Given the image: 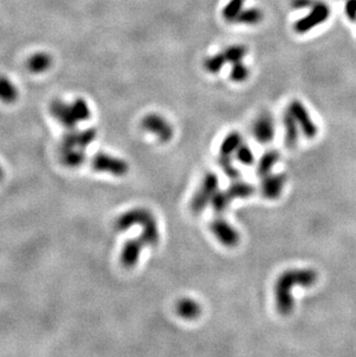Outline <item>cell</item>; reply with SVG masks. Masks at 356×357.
<instances>
[{"mask_svg": "<svg viewBox=\"0 0 356 357\" xmlns=\"http://www.w3.org/2000/svg\"><path fill=\"white\" fill-rule=\"evenodd\" d=\"M318 274L312 268H291L287 269L277 278L274 286L276 310L281 316H288L294 309L292 289L295 287L309 288L315 286Z\"/></svg>", "mask_w": 356, "mask_h": 357, "instance_id": "6da1fadb", "label": "cell"}, {"mask_svg": "<svg viewBox=\"0 0 356 357\" xmlns=\"http://www.w3.org/2000/svg\"><path fill=\"white\" fill-rule=\"evenodd\" d=\"M143 227V233L139 236L146 245H156L160 241V232L154 215L146 208H134L125 212L117 218L116 228L120 232L128 230L133 226Z\"/></svg>", "mask_w": 356, "mask_h": 357, "instance_id": "7a4b0ae2", "label": "cell"}, {"mask_svg": "<svg viewBox=\"0 0 356 357\" xmlns=\"http://www.w3.org/2000/svg\"><path fill=\"white\" fill-rule=\"evenodd\" d=\"M50 112L65 127L75 128L80 123L90 118V108L83 98H77L73 102L55 100L50 104Z\"/></svg>", "mask_w": 356, "mask_h": 357, "instance_id": "3957f363", "label": "cell"}, {"mask_svg": "<svg viewBox=\"0 0 356 357\" xmlns=\"http://www.w3.org/2000/svg\"><path fill=\"white\" fill-rule=\"evenodd\" d=\"M256 192V188L251 184L246 182L237 181L225 191H218L212 200L213 211L216 214H222L229 208L231 202L236 199H244V198L251 197Z\"/></svg>", "mask_w": 356, "mask_h": 357, "instance_id": "277c9868", "label": "cell"}, {"mask_svg": "<svg viewBox=\"0 0 356 357\" xmlns=\"http://www.w3.org/2000/svg\"><path fill=\"white\" fill-rule=\"evenodd\" d=\"M218 176L213 172L206 173L190 202V208L193 214H201L205 211L208 203L212 202L214 196L218 193Z\"/></svg>", "mask_w": 356, "mask_h": 357, "instance_id": "5b68a950", "label": "cell"}, {"mask_svg": "<svg viewBox=\"0 0 356 357\" xmlns=\"http://www.w3.org/2000/svg\"><path fill=\"white\" fill-rule=\"evenodd\" d=\"M330 6L323 1H316V4L310 8V12L306 16L301 17L294 23V31L300 35L306 34V32L315 29L316 27L326 22L330 17Z\"/></svg>", "mask_w": 356, "mask_h": 357, "instance_id": "8992f818", "label": "cell"}, {"mask_svg": "<svg viewBox=\"0 0 356 357\" xmlns=\"http://www.w3.org/2000/svg\"><path fill=\"white\" fill-rule=\"evenodd\" d=\"M141 127L147 133L153 134L161 142H169L174 137V127L163 116L159 113H147L141 121Z\"/></svg>", "mask_w": 356, "mask_h": 357, "instance_id": "52a82bcc", "label": "cell"}, {"mask_svg": "<svg viewBox=\"0 0 356 357\" xmlns=\"http://www.w3.org/2000/svg\"><path fill=\"white\" fill-rule=\"evenodd\" d=\"M92 166L96 171L122 177L129 172L128 162L107 153H97L92 158Z\"/></svg>", "mask_w": 356, "mask_h": 357, "instance_id": "ba28073f", "label": "cell"}, {"mask_svg": "<svg viewBox=\"0 0 356 357\" xmlns=\"http://www.w3.org/2000/svg\"><path fill=\"white\" fill-rule=\"evenodd\" d=\"M210 229L215 238L227 248H235L241 241L238 230L221 217H215L210 222Z\"/></svg>", "mask_w": 356, "mask_h": 357, "instance_id": "9c48e42d", "label": "cell"}, {"mask_svg": "<svg viewBox=\"0 0 356 357\" xmlns=\"http://www.w3.org/2000/svg\"><path fill=\"white\" fill-rule=\"evenodd\" d=\"M288 111L291 113V116L294 117L295 121L298 124V127L302 131V133L304 134V137H307V139H313L318 133V127L315 124V122L312 121L311 116L307 112L306 106L302 103L301 101L294 100L289 104Z\"/></svg>", "mask_w": 356, "mask_h": 357, "instance_id": "30bf717a", "label": "cell"}, {"mask_svg": "<svg viewBox=\"0 0 356 357\" xmlns=\"http://www.w3.org/2000/svg\"><path fill=\"white\" fill-rule=\"evenodd\" d=\"M96 136H97V132H96L95 128H86V130L71 128V131L65 134L62 147L83 151L86 147H88L96 139Z\"/></svg>", "mask_w": 356, "mask_h": 357, "instance_id": "8fae6325", "label": "cell"}, {"mask_svg": "<svg viewBox=\"0 0 356 357\" xmlns=\"http://www.w3.org/2000/svg\"><path fill=\"white\" fill-rule=\"evenodd\" d=\"M252 133L256 140L260 143H268L274 139L275 123L270 113H261L257 117L252 126Z\"/></svg>", "mask_w": 356, "mask_h": 357, "instance_id": "7c38bea8", "label": "cell"}, {"mask_svg": "<svg viewBox=\"0 0 356 357\" xmlns=\"http://www.w3.org/2000/svg\"><path fill=\"white\" fill-rule=\"evenodd\" d=\"M287 182V176L285 173H272L262 177L260 191L266 199H276L281 196L283 187Z\"/></svg>", "mask_w": 356, "mask_h": 357, "instance_id": "4fadbf2b", "label": "cell"}, {"mask_svg": "<svg viewBox=\"0 0 356 357\" xmlns=\"http://www.w3.org/2000/svg\"><path fill=\"white\" fill-rule=\"evenodd\" d=\"M146 247L143 239L140 237L134 239H129L124 244L122 248V253H120V264L125 267V268H132L137 265L139 258H140V253L143 248Z\"/></svg>", "mask_w": 356, "mask_h": 357, "instance_id": "5bb4252c", "label": "cell"}, {"mask_svg": "<svg viewBox=\"0 0 356 357\" xmlns=\"http://www.w3.org/2000/svg\"><path fill=\"white\" fill-rule=\"evenodd\" d=\"M175 310L176 313L183 319H195L201 314V305L199 304L194 299L189 298V297H184L180 298L179 301L175 305Z\"/></svg>", "mask_w": 356, "mask_h": 357, "instance_id": "9a60e30c", "label": "cell"}, {"mask_svg": "<svg viewBox=\"0 0 356 357\" xmlns=\"http://www.w3.org/2000/svg\"><path fill=\"white\" fill-rule=\"evenodd\" d=\"M52 66V57L47 52H36L27 61V68L34 74H41L49 71Z\"/></svg>", "mask_w": 356, "mask_h": 357, "instance_id": "2e32d148", "label": "cell"}, {"mask_svg": "<svg viewBox=\"0 0 356 357\" xmlns=\"http://www.w3.org/2000/svg\"><path fill=\"white\" fill-rule=\"evenodd\" d=\"M280 157H281V155L276 149H270V151L265 152L257 163V175L259 177L270 175L273 167L279 162Z\"/></svg>", "mask_w": 356, "mask_h": 357, "instance_id": "e0dca14e", "label": "cell"}, {"mask_svg": "<svg viewBox=\"0 0 356 357\" xmlns=\"http://www.w3.org/2000/svg\"><path fill=\"white\" fill-rule=\"evenodd\" d=\"M283 124H285V131H286V146L288 148H294L296 147L298 142V136H300V127L298 124L295 121L294 117L291 116V113L287 110V112L285 113L283 117Z\"/></svg>", "mask_w": 356, "mask_h": 357, "instance_id": "ac0fdd59", "label": "cell"}, {"mask_svg": "<svg viewBox=\"0 0 356 357\" xmlns=\"http://www.w3.org/2000/svg\"><path fill=\"white\" fill-rule=\"evenodd\" d=\"M19 98V89L10 78L0 76V101L6 104H12Z\"/></svg>", "mask_w": 356, "mask_h": 357, "instance_id": "d6986e66", "label": "cell"}, {"mask_svg": "<svg viewBox=\"0 0 356 357\" xmlns=\"http://www.w3.org/2000/svg\"><path fill=\"white\" fill-rule=\"evenodd\" d=\"M242 143L243 139L241 133H238V132H230L222 140L221 146H220V155L233 156Z\"/></svg>", "mask_w": 356, "mask_h": 357, "instance_id": "ffe728a7", "label": "cell"}, {"mask_svg": "<svg viewBox=\"0 0 356 357\" xmlns=\"http://www.w3.org/2000/svg\"><path fill=\"white\" fill-rule=\"evenodd\" d=\"M262 19H264V13L261 10L257 7H250V8H243L240 16L235 20V23H241V25L245 26H256L260 23Z\"/></svg>", "mask_w": 356, "mask_h": 357, "instance_id": "44dd1931", "label": "cell"}, {"mask_svg": "<svg viewBox=\"0 0 356 357\" xmlns=\"http://www.w3.org/2000/svg\"><path fill=\"white\" fill-rule=\"evenodd\" d=\"M60 156L62 160L66 166L68 167H80L86 160V155H84L83 151H79V149H72V148H60Z\"/></svg>", "mask_w": 356, "mask_h": 357, "instance_id": "7402d4cb", "label": "cell"}, {"mask_svg": "<svg viewBox=\"0 0 356 357\" xmlns=\"http://www.w3.org/2000/svg\"><path fill=\"white\" fill-rule=\"evenodd\" d=\"M245 0H229L222 10V17L228 22H235L244 8Z\"/></svg>", "mask_w": 356, "mask_h": 357, "instance_id": "603a6c76", "label": "cell"}, {"mask_svg": "<svg viewBox=\"0 0 356 357\" xmlns=\"http://www.w3.org/2000/svg\"><path fill=\"white\" fill-rule=\"evenodd\" d=\"M222 53L227 62H229V64H235V62H240L243 61L244 57L247 53V49L246 47L242 46V44H235V46L226 47L222 51Z\"/></svg>", "mask_w": 356, "mask_h": 357, "instance_id": "cb8c5ba5", "label": "cell"}, {"mask_svg": "<svg viewBox=\"0 0 356 357\" xmlns=\"http://www.w3.org/2000/svg\"><path fill=\"white\" fill-rule=\"evenodd\" d=\"M226 62H227V61H226L225 56H223L222 52H220L216 53V55L207 57L204 61V68L208 73L218 74L223 68V66L226 65Z\"/></svg>", "mask_w": 356, "mask_h": 357, "instance_id": "d4e9b609", "label": "cell"}, {"mask_svg": "<svg viewBox=\"0 0 356 357\" xmlns=\"http://www.w3.org/2000/svg\"><path fill=\"white\" fill-rule=\"evenodd\" d=\"M249 77H250V70L243 62L231 64V71H230L231 81H234V82L236 83H241L246 81Z\"/></svg>", "mask_w": 356, "mask_h": 357, "instance_id": "484cf974", "label": "cell"}, {"mask_svg": "<svg viewBox=\"0 0 356 357\" xmlns=\"http://www.w3.org/2000/svg\"><path fill=\"white\" fill-rule=\"evenodd\" d=\"M219 164L221 166L223 171H225V173L229 177V178L238 179L241 177V171L238 170L237 168L233 164V161H231V156L220 155L219 156Z\"/></svg>", "mask_w": 356, "mask_h": 357, "instance_id": "4316f807", "label": "cell"}, {"mask_svg": "<svg viewBox=\"0 0 356 357\" xmlns=\"http://www.w3.org/2000/svg\"><path fill=\"white\" fill-rule=\"evenodd\" d=\"M236 155V160L242 163L243 166L250 167L252 164H255V154L251 151L249 146L245 145V143H242L240 148L237 149V152L235 153Z\"/></svg>", "mask_w": 356, "mask_h": 357, "instance_id": "83f0119b", "label": "cell"}, {"mask_svg": "<svg viewBox=\"0 0 356 357\" xmlns=\"http://www.w3.org/2000/svg\"><path fill=\"white\" fill-rule=\"evenodd\" d=\"M317 0H291V7L294 10H310Z\"/></svg>", "mask_w": 356, "mask_h": 357, "instance_id": "f1b7e54d", "label": "cell"}, {"mask_svg": "<svg viewBox=\"0 0 356 357\" xmlns=\"http://www.w3.org/2000/svg\"><path fill=\"white\" fill-rule=\"evenodd\" d=\"M346 16L351 21L356 20V0H347L345 5Z\"/></svg>", "mask_w": 356, "mask_h": 357, "instance_id": "f546056e", "label": "cell"}, {"mask_svg": "<svg viewBox=\"0 0 356 357\" xmlns=\"http://www.w3.org/2000/svg\"><path fill=\"white\" fill-rule=\"evenodd\" d=\"M1 177H2V169L1 167H0V178H1Z\"/></svg>", "mask_w": 356, "mask_h": 357, "instance_id": "4dcf8cb0", "label": "cell"}]
</instances>
